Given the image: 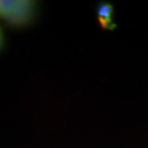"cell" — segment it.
I'll list each match as a JSON object with an SVG mask.
<instances>
[{"label":"cell","mask_w":148,"mask_h":148,"mask_svg":"<svg viewBox=\"0 0 148 148\" xmlns=\"http://www.w3.org/2000/svg\"><path fill=\"white\" fill-rule=\"evenodd\" d=\"M33 3L28 1H0V16L12 24H24L30 20Z\"/></svg>","instance_id":"6da1fadb"},{"label":"cell","mask_w":148,"mask_h":148,"mask_svg":"<svg viewBox=\"0 0 148 148\" xmlns=\"http://www.w3.org/2000/svg\"><path fill=\"white\" fill-rule=\"evenodd\" d=\"M113 12V6L110 3H102L99 6L97 11V16L101 26L104 29L113 30L116 27L112 21Z\"/></svg>","instance_id":"7a4b0ae2"},{"label":"cell","mask_w":148,"mask_h":148,"mask_svg":"<svg viewBox=\"0 0 148 148\" xmlns=\"http://www.w3.org/2000/svg\"><path fill=\"white\" fill-rule=\"evenodd\" d=\"M2 44H3V36H2V33L0 31V47L2 46Z\"/></svg>","instance_id":"3957f363"}]
</instances>
